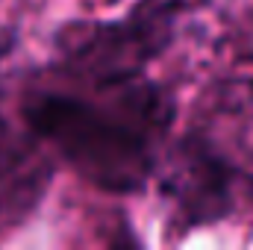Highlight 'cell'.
I'll return each instance as SVG.
<instances>
[{
	"label": "cell",
	"mask_w": 253,
	"mask_h": 250,
	"mask_svg": "<svg viewBox=\"0 0 253 250\" xmlns=\"http://www.w3.org/2000/svg\"><path fill=\"white\" fill-rule=\"evenodd\" d=\"M80 88H39L21 118L65 165L103 191H135L171 124L165 94L138 74L80 77Z\"/></svg>",
	"instance_id": "obj_1"
},
{
	"label": "cell",
	"mask_w": 253,
	"mask_h": 250,
	"mask_svg": "<svg viewBox=\"0 0 253 250\" xmlns=\"http://www.w3.org/2000/svg\"><path fill=\"white\" fill-rule=\"evenodd\" d=\"M47 183L50 162L44 159V144L30 126L18 129L0 118V233L18 227L39 206Z\"/></svg>",
	"instance_id": "obj_2"
}]
</instances>
